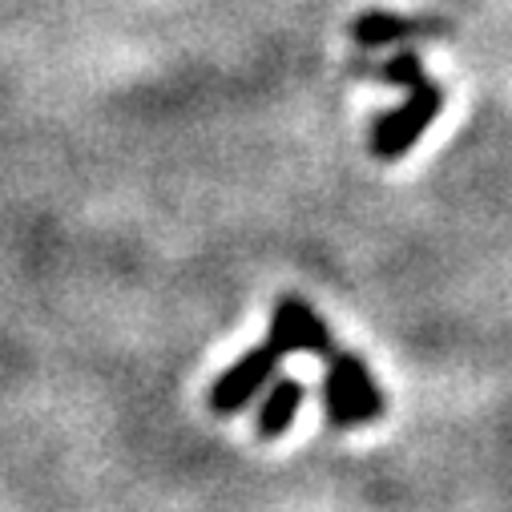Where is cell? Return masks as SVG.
<instances>
[{
  "instance_id": "obj_3",
  "label": "cell",
  "mask_w": 512,
  "mask_h": 512,
  "mask_svg": "<svg viewBox=\"0 0 512 512\" xmlns=\"http://www.w3.org/2000/svg\"><path fill=\"white\" fill-rule=\"evenodd\" d=\"M279 355H291V351H315V355H331V331L327 323L319 319V311L299 299V295H283L275 303V315H271V339H267Z\"/></svg>"
},
{
  "instance_id": "obj_5",
  "label": "cell",
  "mask_w": 512,
  "mask_h": 512,
  "mask_svg": "<svg viewBox=\"0 0 512 512\" xmlns=\"http://www.w3.org/2000/svg\"><path fill=\"white\" fill-rule=\"evenodd\" d=\"M303 396H307V388H303L299 379H291V375L275 379L271 388H267V396H263V408H259V436H263V440L283 436V432L291 428V420L299 416Z\"/></svg>"
},
{
  "instance_id": "obj_4",
  "label": "cell",
  "mask_w": 512,
  "mask_h": 512,
  "mask_svg": "<svg viewBox=\"0 0 512 512\" xmlns=\"http://www.w3.org/2000/svg\"><path fill=\"white\" fill-rule=\"evenodd\" d=\"M327 359H331L327 371H335L339 383H343L347 412H351V428H355V424H375V420L383 416V396H379V388H375L371 367H367L355 351H331Z\"/></svg>"
},
{
  "instance_id": "obj_6",
  "label": "cell",
  "mask_w": 512,
  "mask_h": 512,
  "mask_svg": "<svg viewBox=\"0 0 512 512\" xmlns=\"http://www.w3.org/2000/svg\"><path fill=\"white\" fill-rule=\"evenodd\" d=\"M428 21H408V17H392V13H367L351 25V37L363 45V49H375V45H396L404 37H428Z\"/></svg>"
},
{
  "instance_id": "obj_1",
  "label": "cell",
  "mask_w": 512,
  "mask_h": 512,
  "mask_svg": "<svg viewBox=\"0 0 512 512\" xmlns=\"http://www.w3.org/2000/svg\"><path fill=\"white\" fill-rule=\"evenodd\" d=\"M440 109H444V89L428 73H420L408 85V101L375 121V130H371V154L379 162H400L428 134V125L440 117Z\"/></svg>"
},
{
  "instance_id": "obj_2",
  "label": "cell",
  "mask_w": 512,
  "mask_h": 512,
  "mask_svg": "<svg viewBox=\"0 0 512 512\" xmlns=\"http://www.w3.org/2000/svg\"><path fill=\"white\" fill-rule=\"evenodd\" d=\"M279 359H283V355H279L271 343L250 347L234 367H226V371L214 379V388H210V412H218V416L242 412V408L275 379Z\"/></svg>"
},
{
  "instance_id": "obj_7",
  "label": "cell",
  "mask_w": 512,
  "mask_h": 512,
  "mask_svg": "<svg viewBox=\"0 0 512 512\" xmlns=\"http://www.w3.org/2000/svg\"><path fill=\"white\" fill-rule=\"evenodd\" d=\"M323 404H327V416H331V424H339V428H351L347 396H343V383H339V375H335V371H327V379H323Z\"/></svg>"
}]
</instances>
